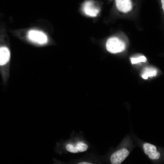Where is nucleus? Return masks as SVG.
<instances>
[{
    "mask_svg": "<svg viewBox=\"0 0 164 164\" xmlns=\"http://www.w3.org/2000/svg\"><path fill=\"white\" fill-rule=\"evenodd\" d=\"M107 50L112 53H116L123 51L125 48V43L116 37L109 38L106 43Z\"/></svg>",
    "mask_w": 164,
    "mask_h": 164,
    "instance_id": "obj_2",
    "label": "nucleus"
},
{
    "mask_svg": "<svg viewBox=\"0 0 164 164\" xmlns=\"http://www.w3.org/2000/svg\"><path fill=\"white\" fill-rule=\"evenodd\" d=\"M11 53L9 49L6 46H0V67L4 68L3 75L6 81L9 76Z\"/></svg>",
    "mask_w": 164,
    "mask_h": 164,
    "instance_id": "obj_1",
    "label": "nucleus"
},
{
    "mask_svg": "<svg viewBox=\"0 0 164 164\" xmlns=\"http://www.w3.org/2000/svg\"><path fill=\"white\" fill-rule=\"evenodd\" d=\"M78 164H91V163H89V162H80Z\"/></svg>",
    "mask_w": 164,
    "mask_h": 164,
    "instance_id": "obj_13",
    "label": "nucleus"
},
{
    "mask_svg": "<svg viewBox=\"0 0 164 164\" xmlns=\"http://www.w3.org/2000/svg\"><path fill=\"white\" fill-rule=\"evenodd\" d=\"M66 148L67 150L70 152L76 153L79 152L76 146H74L70 144L67 145Z\"/></svg>",
    "mask_w": 164,
    "mask_h": 164,
    "instance_id": "obj_11",
    "label": "nucleus"
},
{
    "mask_svg": "<svg viewBox=\"0 0 164 164\" xmlns=\"http://www.w3.org/2000/svg\"><path fill=\"white\" fill-rule=\"evenodd\" d=\"M76 147L79 152H83L86 151L88 148L87 145L82 142H79L77 143Z\"/></svg>",
    "mask_w": 164,
    "mask_h": 164,
    "instance_id": "obj_10",
    "label": "nucleus"
},
{
    "mask_svg": "<svg viewBox=\"0 0 164 164\" xmlns=\"http://www.w3.org/2000/svg\"><path fill=\"white\" fill-rule=\"evenodd\" d=\"M82 10L86 15L91 17L97 16L100 11L96 3L92 0L85 1L82 5Z\"/></svg>",
    "mask_w": 164,
    "mask_h": 164,
    "instance_id": "obj_4",
    "label": "nucleus"
},
{
    "mask_svg": "<svg viewBox=\"0 0 164 164\" xmlns=\"http://www.w3.org/2000/svg\"><path fill=\"white\" fill-rule=\"evenodd\" d=\"M27 37L30 41L38 45H44L48 41V37L46 34L38 30L32 29L29 31Z\"/></svg>",
    "mask_w": 164,
    "mask_h": 164,
    "instance_id": "obj_3",
    "label": "nucleus"
},
{
    "mask_svg": "<svg viewBox=\"0 0 164 164\" xmlns=\"http://www.w3.org/2000/svg\"><path fill=\"white\" fill-rule=\"evenodd\" d=\"M162 5V8L164 11V0H161Z\"/></svg>",
    "mask_w": 164,
    "mask_h": 164,
    "instance_id": "obj_12",
    "label": "nucleus"
},
{
    "mask_svg": "<svg viewBox=\"0 0 164 164\" xmlns=\"http://www.w3.org/2000/svg\"><path fill=\"white\" fill-rule=\"evenodd\" d=\"M157 74V70L152 67H147L144 69L142 74V77L145 79H147L149 77L155 76Z\"/></svg>",
    "mask_w": 164,
    "mask_h": 164,
    "instance_id": "obj_8",
    "label": "nucleus"
},
{
    "mask_svg": "<svg viewBox=\"0 0 164 164\" xmlns=\"http://www.w3.org/2000/svg\"><path fill=\"white\" fill-rule=\"evenodd\" d=\"M129 154L128 151L125 148L122 149L115 152L111 155L110 158L111 163L112 164L121 163Z\"/></svg>",
    "mask_w": 164,
    "mask_h": 164,
    "instance_id": "obj_5",
    "label": "nucleus"
},
{
    "mask_svg": "<svg viewBox=\"0 0 164 164\" xmlns=\"http://www.w3.org/2000/svg\"><path fill=\"white\" fill-rule=\"evenodd\" d=\"M132 64H135L142 62H146L147 61L146 57L142 56L136 57H132L130 59Z\"/></svg>",
    "mask_w": 164,
    "mask_h": 164,
    "instance_id": "obj_9",
    "label": "nucleus"
},
{
    "mask_svg": "<svg viewBox=\"0 0 164 164\" xmlns=\"http://www.w3.org/2000/svg\"><path fill=\"white\" fill-rule=\"evenodd\" d=\"M143 148L145 154L152 160H157L160 156V153L158 152L156 146L148 143H145L143 145Z\"/></svg>",
    "mask_w": 164,
    "mask_h": 164,
    "instance_id": "obj_6",
    "label": "nucleus"
},
{
    "mask_svg": "<svg viewBox=\"0 0 164 164\" xmlns=\"http://www.w3.org/2000/svg\"><path fill=\"white\" fill-rule=\"evenodd\" d=\"M115 2L117 9L121 12L127 13L132 9L131 0H115Z\"/></svg>",
    "mask_w": 164,
    "mask_h": 164,
    "instance_id": "obj_7",
    "label": "nucleus"
}]
</instances>
